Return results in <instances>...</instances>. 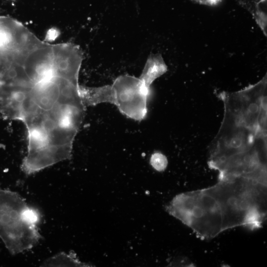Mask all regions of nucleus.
Returning a JSON list of instances; mask_svg holds the SVG:
<instances>
[{"label":"nucleus","instance_id":"obj_1","mask_svg":"<svg viewBox=\"0 0 267 267\" xmlns=\"http://www.w3.org/2000/svg\"><path fill=\"white\" fill-rule=\"evenodd\" d=\"M167 212L190 227L201 239H210L228 229L260 228L266 216L264 188L242 178L219 179L208 188L177 195Z\"/></svg>","mask_w":267,"mask_h":267},{"label":"nucleus","instance_id":"obj_2","mask_svg":"<svg viewBox=\"0 0 267 267\" xmlns=\"http://www.w3.org/2000/svg\"><path fill=\"white\" fill-rule=\"evenodd\" d=\"M39 211L18 193L0 189V238L12 255L33 248L42 238Z\"/></svg>","mask_w":267,"mask_h":267},{"label":"nucleus","instance_id":"obj_3","mask_svg":"<svg viewBox=\"0 0 267 267\" xmlns=\"http://www.w3.org/2000/svg\"><path fill=\"white\" fill-rule=\"evenodd\" d=\"M151 86L140 76H118L111 85L98 87H80L81 97L87 107L102 103L115 105L127 117L137 121L144 119Z\"/></svg>","mask_w":267,"mask_h":267},{"label":"nucleus","instance_id":"obj_4","mask_svg":"<svg viewBox=\"0 0 267 267\" xmlns=\"http://www.w3.org/2000/svg\"><path fill=\"white\" fill-rule=\"evenodd\" d=\"M238 1L251 13L258 25L267 36V0H238Z\"/></svg>","mask_w":267,"mask_h":267},{"label":"nucleus","instance_id":"obj_5","mask_svg":"<svg viewBox=\"0 0 267 267\" xmlns=\"http://www.w3.org/2000/svg\"><path fill=\"white\" fill-rule=\"evenodd\" d=\"M42 267H89V264L82 262L71 251L69 253L60 252L47 258L41 264Z\"/></svg>","mask_w":267,"mask_h":267},{"label":"nucleus","instance_id":"obj_6","mask_svg":"<svg viewBox=\"0 0 267 267\" xmlns=\"http://www.w3.org/2000/svg\"><path fill=\"white\" fill-rule=\"evenodd\" d=\"M150 163L151 166L158 172L164 171L168 165V160L165 155L161 152H156L152 154Z\"/></svg>","mask_w":267,"mask_h":267}]
</instances>
